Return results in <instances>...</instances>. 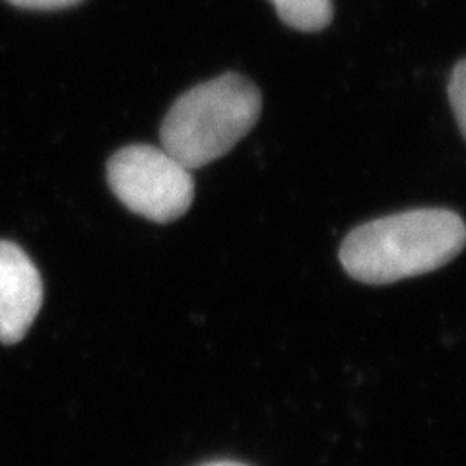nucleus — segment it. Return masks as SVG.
<instances>
[{
	"instance_id": "39448f33",
	"label": "nucleus",
	"mask_w": 466,
	"mask_h": 466,
	"mask_svg": "<svg viewBox=\"0 0 466 466\" xmlns=\"http://www.w3.org/2000/svg\"><path fill=\"white\" fill-rule=\"evenodd\" d=\"M280 20L299 32H320L332 22V0H270Z\"/></svg>"
},
{
	"instance_id": "20e7f679",
	"label": "nucleus",
	"mask_w": 466,
	"mask_h": 466,
	"mask_svg": "<svg viewBox=\"0 0 466 466\" xmlns=\"http://www.w3.org/2000/svg\"><path fill=\"white\" fill-rule=\"evenodd\" d=\"M43 305V280L22 247L0 241V342L16 344Z\"/></svg>"
},
{
	"instance_id": "f257e3e1",
	"label": "nucleus",
	"mask_w": 466,
	"mask_h": 466,
	"mask_svg": "<svg viewBox=\"0 0 466 466\" xmlns=\"http://www.w3.org/2000/svg\"><path fill=\"white\" fill-rule=\"evenodd\" d=\"M466 245V224L445 208H418L363 224L346 236L340 262L354 280L392 284L445 267Z\"/></svg>"
},
{
	"instance_id": "7ed1b4c3",
	"label": "nucleus",
	"mask_w": 466,
	"mask_h": 466,
	"mask_svg": "<svg viewBox=\"0 0 466 466\" xmlns=\"http://www.w3.org/2000/svg\"><path fill=\"white\" fill-rule=\"evenodd\" d=\"M113 195L146 220L169 224L191 208L193 175L164 148L133 144L115 152L107 162Z\"/></svg>"
},
{
	"instance_id": "f03ea898",
	"label": "nucleus",
	"mask_w": 466,
	"mask_h": 466,
	"mask_svg": "<svg viewBox=\"0 0 466 466\" xmlns=\"http://www.w3.org/2000/svg\"><path fill=\"white\" fill-rule=\"evenodd\" d=\"M262 111L258 87L236 72L185 92L159 128L162 148L188 171L226 156L257 125Z\"/></svg>"
},
{
	"instance_id": "6e6552de",
	"label": "nucleus",
	"mask_w": 466,
	"mask_h": 466,
	"mask_svg": "<svg viewBox=\"0 0 466 466\" xmlns=\"http://www.w3.org/2000/svg\"><path fill=\"white\" fill-rule=\"evenodd\" d=\"M204 466H243L239 462H210V464H204Z\"/></svg>"
},
{
	"instance_id": "423d86ee",
	"label": "nucleus",
	"mask_w": 466,
	"mask_h": 466,
	"mask_svg": "<svg viewBox=\"0 0 466 466\" xmlns=\"http://www.w3.org/2000/svg\"><path fill=\"white\" fill-rule=\"evenodd\" d=\"M449 101H451V107H453V113L457 116L461 133L466 140V58L453 68V75H451Z\"/></svg>"
},
{
	"instance_id": "0eeeda50",
	"label": "nucleus",
	"mask_w": 466,
	"mask_h": 466,
	"mask_svg": "<svg viewBox=\"0 0 466 466\" xmlns=\"http://www.w3.org/2000/svg\"><path fill=\"white\" fill-rule=\"evenodd\" d=\"M8 3L25 10H61L80 5L82 0H8Z\"/></svg>"
}]
</instances>
